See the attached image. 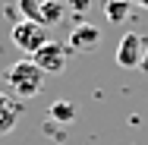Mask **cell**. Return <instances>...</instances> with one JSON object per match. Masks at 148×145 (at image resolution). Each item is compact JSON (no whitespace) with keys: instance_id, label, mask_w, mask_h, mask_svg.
Masks as SVG:
<instances>
[{"instance_id":"cell-1","label":"cell","mask_w":148,"mask_h":145,"mask_svg":"<svg viewBox=\"0 0 148 145\" xmlns=\"http://www.w3.org/2000/svg\"><path fill=\"white\" fill-rule=\"evenodd\" d=\"M3 82H6V91L16 98V101H29L35 95H41L44 88V73L32 63V60H16L3 69Z\"/></svg>"},{"instance_id":"cell-2","label":"cell","mask_w":148,"mask_h":145,"mask_svg":"<svg viewBox=\"0 0 148 145\" xmlns=\"http://www.w3.org/2000/svg\"><path fill=\"white\" fill-rule=\"evenodd\" d=\"M66 57H69V47H63L57 41H47V44L38 47L29 60L44 73V76H60V73L66 69Z\"/></svg>"},{"instance_id":"cell-3","label":"cell","mask_w":148,"mask_h":145,"mask_svg":"<svg viewBox=\"0 0 148 145\" xmlns=\"http://www.w3.org/2000/svg\"><path fill=\"white\" fill-rule=\"evenodd\" d=\"M13 44L22 51V54H35L38 47H44L47 44V29L41 25V22H32V19H22V22H16L13 25Z\"/></svg>"},{"instance_id":"cell-4","label":"cell","mask_w":148,"mask_h":145,"mask_svg":"<svg viewBox=\"0 0 148 145\" xmlns=\"http://www.w3.org/2000/svg\"><path fill=\"white\" fill-rule=\"evenodd\" d=\"M142 54H145V41H142V35L126 32V35L120 38V44H117V63L123 66V69H136V66L142 63Z\"/></svg>"},{"instance_id":"cell-5","label":"cell","mask_w":148,"mask_h":145,"mask_svg":"<svg viewBox=\"0 0 148 145\" xmlns=\"http://www.w3.org/2000/svg\"><path fill=\"white\" fill-rule=\"evenodd\" d=\"M98 44H101V29L91 25V22H79L76 29L69 32V41H66V47L69 51H79V54H88Z\"/></svg>"},{"instance_id":"cell-6","label":"cell","mask_w":148,"mask_h":145,"mask_svg":"<svg viewBox=\"0 0 148 145\" xmlns=\"http://www.w3.org/2000/svg\"><path fill=\"white\" fill-rule=\"evenodd\" d=\"M19 117H22V104H19L13 95L0 91V136H10V133L16 129Z\"/></svg>"},{"instance_id":"cell-7","label":"cell","mask_w":148,"mask_h":145,"mask_svg":"<svg viewBox=\"0 0 148 145\" xmlns=\"http://www.w3.org/2000/svg\"><path fill=\"white\" fill-rule=\"evenodd\" d=\"M51 120H54V123H60V126H66V123H73V120H76V104H73V101H66V98H60V101H54V104H51Z\"/></svg>"},{"instance_id":"cell-8","label":"cell","mask_w":148,"mask_h":145,"mask_svg":"<svg viewBox=\"0 0 148 145\" xmlns=\"http://www.w3.org/2000/svg\"><path fill=\"white\" fill-rule=\"evenodd\" d=\"M66 16V3H60V0H44L41 3V25L47 29V25H54Z\"/></svg>"},{"instance_id":"cell-9","label":"cell","mask_w":148,"mask_h":145,"mask_svg":"<svg viewBox=\"0 0 148 145\" xmlns=\"http://www.w3.org/2000/svg\"><path fill=\"white\" fill-rule=\"evenodd\" d=\"M129 10H132V3L129 0H104V16L110 19V22H126V16H129Z\"/></svg>"},{"instance_id":"cell-10","label":"cell","mask_w":148,"mask_h":145,"mask_svg":"<svg viewBox=\"0 0 148 145\" xmlns=\"http://www.w3.org/2000/svg\"><path fill=\"white\" fill-rule=\"evenodd\" d=\"M19 13L32 22H41V0H19Z\"/></svg>"},{"instance_id":"cell-11","label":"cell","mask_w":148,"mask_h":145,"mask_svg":"<svg viewBox=\"0 0 148 145\" xmlns=\"http://www.w3.org/2000/svg\"><path fill=\"white\" fill-rule=\"evenodd\" d=\"M91 0H66V10H73V13H88Z\"/></svg>"},{"instance_id":"cell-12","label":"cell","mask_w":148,"mask_h":145,"mask_svg":"<svg viewBox=\"0 0 148 145\" xmlns=\"http://www.w3.org/2000/svg\"><path fill=\"white\" fill-rule=\"evenodd\" d=\"M132 6H139V10H148V0H129Z\"/></svg>"},{"instance_id":"cell-13","label":"cell","mask_w":148,"mask_h":145,"mask_svg":"<svg viewBox=\"0 0 148 145\" xmlns=\"http://www.w3.org/2000/svg\"><path fill=\"white\" fill-rule=\"evenodd\" d=\"M139 66H142V69L148 73V47H145V54H142V63H139Z\"/></svg>"},{"instance_id":"cell-14","label":"cell","mask_w":148,"mask_h":145,"mask_svg":"<svg viewBox=\"0 0 148 145\" xmlns=\"http://www.w3.org/2000/svg\"><path fill=\"white\" fill-rule=\"evenodd\" d=\"M41 3H44V0H41Z\"/></svg>"}]
</instances>
